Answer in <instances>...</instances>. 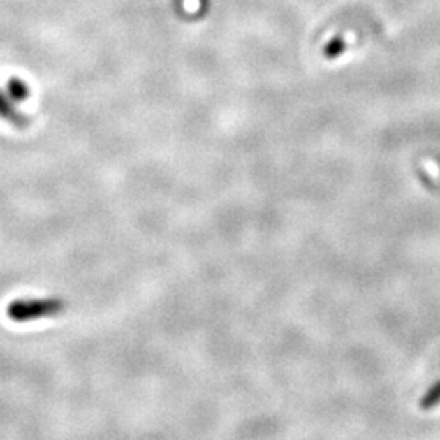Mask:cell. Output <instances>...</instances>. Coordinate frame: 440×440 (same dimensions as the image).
Instances as JSON below:
<instances>
[{"mask_svg": "<svg viewBox=\"0 0 440 440\" xmlns=\"http://www.w3.org/2000/svg\"><path fill=\"white\" fill-rule=\"evenodd\" d=\"M439 403H440V381L439 383H435L432 388L424 395V398L420 399V408L430 409V408H434V406H437Z\"/></svg>", "mask_w": 440, "mask_h": 440, "instance_id": "obj_5", "label": "cell"}, {"mask_svg": "<svg viewBox=\"0 0 440 440\" xmlns=\"http://www.w3.org/2000/svg\"><path fill=\"white\" fill-rule=\"evenodd\" d=\"M12 101H13L12 98L8 100V98L0 91V117L5 121L12 122L13 126L18 127V129H27L29 124V117L22 115V112L13 106Z\"/></svg>", "mask_w": 440, "mask_h": 440, "instance_id": "obj_2", "label": "cell"}, {"mask_svg": "<svg viewBox=\"0 0 440 440\" xmlns=\"http://www.w3.org/2000/svg\"><path fill=\"white\" fill-rule=\"evenodd\" d=\"M346 47H347L346 39L342 36H335L326 44L325 49H323V54H325L326 59H336L339 57L341 54H344Z\"/></svg>", "mask_w": 440, "mask_h": 440, "instance_id": "obj_4", "label": "cell"}, {"mask_svg": "<svg viewBox=\"0 0 440 440\" xmlns=\"http://www.w3.org/2000/svg\"><path fill=\"white\" fill-rule=\"evenodd\" d=\"M7 88H8L10 98H12L15 103L27 101L28 98H29V95H31L28 83L23 82L22 78H17V77L10 78L8 83H7Z\"/></svg>", "mask_w": 440, "mask_h": 440, "instance_id": "obj_3", "label": "cell"}, {"mask_svg": "<svg viewBox=\"0 0 440 440\" xmlns=\"http://www.w3.org/2000/svg\"><path fill=\"white\" fill-rule=\"evenodd\" d=\"M66 308L67 302L59 297L29 298V300H17L8 305L7 315L12 321L28 323L47 316H57L66 311Z\"/></svg>", "mask_w": 440, "mask_h": 440, "instance_id": "obj_1", "label": "cell"}]
</instances>
